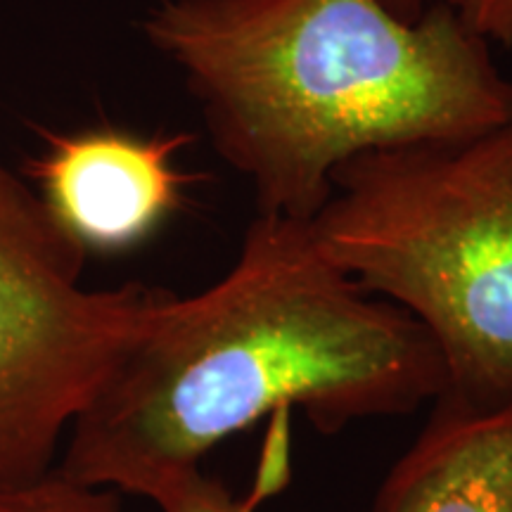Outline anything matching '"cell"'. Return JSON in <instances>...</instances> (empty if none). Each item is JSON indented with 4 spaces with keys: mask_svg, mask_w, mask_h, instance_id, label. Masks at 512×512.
Here are the masks:
<instances>
[{
    "mask_svg": "<svg viewBox=\"0 0 512 512\" xmlns=\"http://www.w3.org/2000/svg\"><path fill=\"white\" fill-rule=\"evenodd\" d=\"M309 223L332 264L430 335L444 392L512 399V121L349 159Z\"/></svg>",
    "mask_w": 512,
    "mask_h": 512,
    "instance_id": "3957f363",
    "label": "cell"
},
{
    "mask_svg": "<svg viewBox=\"0 0 512 512\" xmlns=\"http://www.w3.org/2000/svg\"><path fill=\"white\" fill-rule=\"evenodd\" d=\"M446 387L422 325L325 256L309 221L259 214L233 268L166 297L64 441L57 470L143 496L299 408L318 432L408 415Z\"/></svg>",
    "mask_w": 512,
    "mask_h": 512,
    "instance_id": "6da1fadb",
    "label": "cell"
},
{
    "mask_svg": "<svg viewBox=\"0 0 512 512\" xmlns=\"http://www.w3.org/2000/svg\"><path fill=\"white\" fill-rule=\"evenodd\" d=\"M0 512H124L121 494L50 470L22 484H0Z\"/></svg>",
    "mask_w": 512,
    "mask_h": 512,
    "instance_id": "52a82bcc",
    "label": "cell"
},
{
    "mask_svg": "<svg viewBox=\"0 0 512 512\" xmlns=\"http://www.w3.org/2000/svg\"><path fill=\"white\" fill-rule=\"evenodd\" d=\"M484 41L512 43V0H441Z\"/></svg>",
    "mask_w": 512,
    "mask_h": 512,
    "instance_id": "9c48e42d",
    "label": "cell"
},
{
    "mask_svg": "<svg viewBox=\"0 0 512 512\" xmlns=\"http://www.w3.org/2000/svg\"><path fill=\"white\" fill-rule=\"evenodd\" d=\"M373 512H512V399L477 403L441 392Z\"/></svg>",
    "mask_w": 512,
    "mask_h": 512,
    "instance_id": "8992f818",
    "label": "cell"
},
{
    "mask_svg": "<svg viewBox=\"0 0 512 512\" xmlns=\"http://www.w3.org/2000/svg\"><path fill=\"white\" fill-rule=\"evenodd\" d=\"M88 252L0 164V484L48 475L166 290L83 285Z\"/></svg>",
    "mask_w": 512,
    "mask_h": 512,
    "instance_id": "277c9868",
    "label": "cell"
},
{
    "mask_svg": "<svg viewBox=\"0 0 512 512\" xmlns=\"http://www.w3.org/2000/svg\"><path fill=\"white\" fill-rule=\"evenodd\" d=\"M143 31L259 214L311 221L349 159L512 121L489 41L441 0L413 22L382 0H159Z\"/></svg>",
    "mask_w": 512,
    "mask_h": 512,
    "instance_id": "7a4b0ae2",
    "label": "cell"
},
{
    "mask_svg": "<svg viewBox=\"0 0 512 512\" xmlns=\"http://www.w3.org/2000/svg\"><path fill=\"white\" fill-rule=\"evenodd\" d=\"M190 136L138 138L83 131L50 140L31 176L41 197L86 252H124L150 238L183 202L185 178L174 157Z\"/></svg>",
    "mask_w": 512,
    "mask_h": 512,
    "instance_id": "5b68a950",
    "label": "cell"
},
{
    "mask_svg": "<svg viewBox=\"0 0 512 512\" xmlns=\"http://www.w3.org/2000/svg\"><path fill=\"white\" fill-rule=\"evenodd\" d=\"M162 512H252L254 505L233 496L221 479L204 475L200 470L185 472L152 498Z\"/></svg>",
    "mask_w": 512,
    "mask_h": 512,
    "instance_id": "ba28073f",
    "label": "cell"
},
{
    "mask_svg": "<svg viewBox=\"0 0 512 512\" xmlns=\"http://www.w3.org/2000/svg\"><path fill=\"white\" fill-rule=\"evenodd\" d=\"M382 3L399 17L411 19V22L430 8V0H382Z\"/></svg>",
    "mask_w": 512,
    "mask_h": 512,
    "instance_id": "30bf717a",
    "label": "cell"
}]
</instances>
